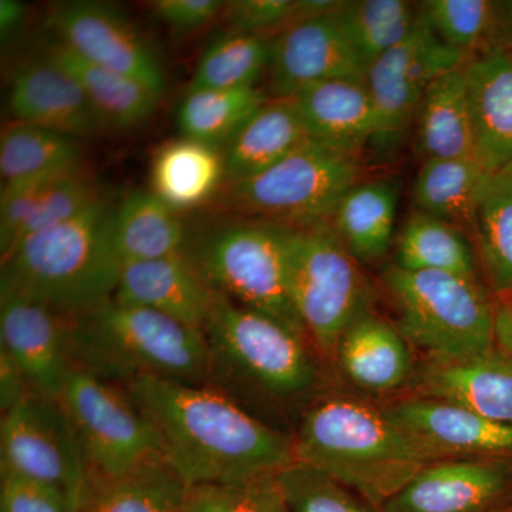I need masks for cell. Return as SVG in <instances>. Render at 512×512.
<instances>
[{"instance_id":"cell-38","label":"cell","mask_w":512,"mask_h":512,"mask_svg":"<svg viewBox=\"0 0 512 512\" xmlns=\"http://www.w3.org/2000/svg\"><path fill=\"white\" fill-rule=\"evenodd\" d=\"M420 9L440 39L467 57L494 45V2L490 0H427Z\"/></svg>"},{"instance_id":"cell-49","label":"cell","mask_w":512,"mask_h":512,"mask_svg":"<svg viewBox=\"0 0 512 512\" xmlns=\"http://www.w3.org/2000/svg\"><path fill=\"white\" fill-rule=\"evenodd\" d=\"M495 33L494 45L512 50V0L494 2Z\"/></svg>"},{"instance_id":"cell-6","label":"cell","mask_w":512,"mask_h":512,"mask_svg":"<svg viewBox=\"0 0 512 512\" xmlns=\"http://www.w3.org/2000/svg\"><path fill=\"white\" fill-rule=\"evenodd\" d=\"M383 281L399 312L397 328L430 362L464 359L494 348V301L480 279L393 265Z\"/></svg>"},{"instance_id":"cell-1","label":"cell","mask_w":512,"mask_h":512,"mask_svg":"<svg viewBox=\"0 0 512 512\" xmlns=\"http://www.w3.org/2000/svg\"><path fill=\"white\" fill-rule=\"evenodd\" d=\"M121 387L156 431L161 456L187 487L278 473L296 461L293 437L212 386L148 376Z\"/></svg>"},{"instance_id":"cell-2","label":"cell","mask_w":512,"mask_h":512,"mask_svg":"<svg viewBox=\"0 0 512 512\" xmlns=\"http://www.w3.org/2000/svg\"><path fill=\"white\" fill-rule=\"evenodd\" d=\"M296 460L325 471L377 511L441 458L360 400L332 396L303 413Z\"/></svg>"},{"instance_id":"cell-45","label":"cell","mask_w":512,"mask_h":512,"mask_svg":"<svg viewBox=\"0 0 512 512\" xmlns=\"http://www.w3.org/2000/svg\"><path fill=\"white\" fill-rule=\"evenodd\" d=\"M154 15L177 33L204 28L224 10L221 0H156L151 2Z\"/></svg>"},{"instance_id":"cell-34","label":"cell","mask_w":512,"mask_h":512,"mask_svg":"<svg viewBox=\"0 0 512 512\" xmlns=\"http://www.w3.org/2000/svg\"><path fill=\"white\" fill-rule=\"evenodd\" d=\"M473 235L491 291L512 293V164L491 175L478 202Z\"/></svg>"},{"instance_id":"cell-32","label":"cell","mask_w":512,"mask_h":512,"mask_svg":"<svg viewBox=\"0 0 512 512\" xmlns=\"http://www.w3.org/2000/svg\"><path fill=\"white\" fill-rule=\"evenodd\" d=\"M477 252L467 232L416 211L397 238L396 266L406 271L447 272L478 279Z\"/></svg>"},{"instance_id":"cell-18","label":"cell","mask_w":512,"mask_h":512,"mask_svg":"<svg viewBox=\"0 0 512 512\" xmlns=\"http://www.w3.org/2000/svg\"><path fill=\"white\" fill-rule=\"evenodd\" d=\"M111 298L204 330L217 292L188 252L124 266Z\"/></svg>"},{"instance_id":"cell-4","label":"cell","mask_w":512,"mask_h":512,"mask_svg":"<svg viewBox=\"0 0 512 512\" xmlns=\"http://www.w3.org/2000/svg\"><path fill=\"white\" fill-rule=\"evenodd\" d=\"M114 211L101 198L73 220L20 242L2 258L0 292L45 303L63 315L110 299L121 274Z\"/></svg>"},{"instance_id":"cell-37","label":"cell","mask_w":512,"mask_h":512,"mask_svg":"<svg viewBox=\"0 0 512 512\" xmlns=\"http://www.w3.org/2000/svg\"><path fill=\"white\" fill-rule=\"evenodd\" d=\"M274 40L265 35L229 33L208 46L188 90H234L256 87L269 69Z\"/></svg>"},{"instance_id":"cell-27","label":"cell","mask_w":512,"mask_h":512,"mask_svg":"<svg viewBox=\"0 0 512 512\" xmlns=\"http://www.w3.org/2000/svg\"><path fill=\"white\" fill-rule=\"evenodd\" d=\"M114 247L121 264L151 261L188 251L177 211L153 191H134L114 211Z\"/></svg>"},{"instance_id":"cell-23","label":"cell","mask_w":512,"mask_h":512,"mask_svg":"<svg viewBox=\"0 0 512 512\" xmlns=\"http://www.w3.org/2000/svg\"><path fill=\"white\" fill-rule=\"evenodd\" d=\"M335 359L350 382L367 392H392L412 373L410 343L399 328L372 311L346 330Z\"/></svg>"},{"instance_id":"cell-25","label":"cell","mask_w":512,"mask_h":512,"mask_svg":"<svg viewBox=\"0 0 512 512\" xmlns=\"http://www.w3.org/2000/svg\"><path fill=\"white\" fill-rule=\"evenodd\" d=\"M188 487L154 456L117 477H90L77 512H185Z\"/></svg>"},{"instance_id":"cell-29","label":"cell","mask_w":512,"mask_h":512,"mask_svg":"<svg viewBox=\"0 0 512 512\" xmlns=\"http://www.w3.org/2000/svg\"><path fill=\"white\" fill-rule=\"evenodd\" d=\"M491 175L476 157L424 161L413 185L417 211L473 234L478 202Z\"/></svg>"},{"instance_id":"cell-43","label":"cell","mask_w":512,"mask_h":512,"mask_svg":"<svg viewBox=\"0 0 512 512\" xmlns=\"http://www.w3.org/2000/svg\"><path fill=\"white\" fill-rule=\"evenodd\" d=\"M80 497L10 474H2L0 512H77Z\"/></svg>"},{"instance_id":"cell-14","label":"cell","mask_w":512,"mask_h":512,"mask_svg":"<svg viewBox=\"0 0 512 512\" xmlns=\"http://www.w3.org/2000/svg\"><path fill=\"white\" fill-rule=\"evenodd\" d=\"M2 352L19 367L30 394L59 400L72 362L67 315L16 293L0 292Z\"/></svg>"},{"instance_id":"cell-19","label":"cell","mask_w":512,"mask_h":512,"mask_svg":"<svg viewBox=\"0 0 512 512\" xmlns=\"http://www.w3.org/2000/svg\"><path fill=\"white\" fill-rule=\"evenodd\" d=\"M9 109L22 123L74 138L94 137L106 130L79 82L47 57L13 74Z\"/></svg>"},{"instance_id":"cell-47","label":"cell","mask_w":512,"mask_h":512,"mask_svg":"<svg viewBox=\"0 0 512 512\" xmlns=\"http://www.w3.org/2000/svg\"><path fill=\"white\" fill-rule=\"evenodd\" d=\"M495 346L512 357V293L495 295Z\"/></svg>"},{"instance_id":"cell-13","label":"cell","mask_w":512,"mask_h":512,"mask_svg":"<svg viewBox=\"0 0 512 512\" xmlns=\"http://www.w3.org/2000/svg\"><path fill=\"white\" fill-rule=\"evenodd\" d=\"M47 26L74 55L164 96V70L156 53L113 6L90 0L57 3Z\"/></svg>"},{"instance_id":"cell-12","label":"cell","mask_w":512,"mask_h":512,"mask_svg":"<svg viewBox=\"0 0 512 512\" xmlns=\"http://www.w3.org/2000/svg\"><path fill=\"white\" fill-rule=\"evenodd\" d=\"M2 474L26 478L82 497L90 468L62 404L29 396L0 424Z\"/></svg>"},{"instance_id":"cell-46","label":"cell","mask_w":512,"mask_h":512,"mask_svg":"<svg viewBox=\"0 0 512 512\" xmlns=\"http://www.w3.org/2000/svg\"><path fill=\"white\" fill-rule=\"evenodd\" d=\"M29 396H32V394H30L25 376L20 372L15 362L0 350V404H2V414L8 413L9 410L18 406Z\"/></svg>"},{"instance_id":"cell-10","label":"cell","mask_w":512,"mask_h":512,"mask_svg":"<svg viewBox=\"0 0 512 512\" xmlns=\"http://www.w3.org/2000/svg\"><path fill=\"white\" fill-rule=\"evenodd\" d=\"M90 468V477H117L161 456L156 431L126 389L70 367L59 400Z\"/></svg>"},{"instance_id":"cell-26","label":"cell","mask_w":512,"mask_h":512,"mask_svg":"<svg viewBox=\"0 0 512 512\" xmlns=\"http://www.w3.org/2000/svg\"><path fill=\"white\" fill-rule=\"evenodd\" d=\"M467 62V60H466ZM466 62L430 84L417 113L416 147L421 160L474 156Z\"/></svg>"},{"instance_id":"cell-15","label":"cell","mask_w":512,"mask_h":512,"mask_svg":"<svg viewBox=\"0 0 512 512\" xmlns=\"http://www.w3.org/2000/svg\"><path fill=\"white\" fill-rule=\"evenodd\" d=\"M335 10L293 23L274 40L269 87L275 99H291L330 80L366 82V69L349 45Z\"/></svg>"},{"instance_id":"cell-33","label":"cell","mask_w":512,"mask_h":512,"mask_svg":"<svg viewBox=\"0 0 512 512\" xmlns=\"http://www.w3.org/2000/svg\"><path fill=\"white\" fill-rule=\"evenodd\" d=\"M77 138L16 121L0 138L2 185L79 170L82 150Z\"/></svg>"},{"instance_id":"cell-44","label":"cell","mask_w":512,"mask_h":512,"mask_svg":"<svg viewBox=\"0 0 512 512\" xmlns=\"http://www.w3.org/2000/svg\"><path fill=\"white\" fill-rule=\"evenodd\" d=\"M293 0H235L225 2L224 18L234 33L266 35L291 25Z\"/></svg>"},{"instance_id":"cell-35","label":"cell","mask_w":512,"mask_h":512,"mask_svg":"<svg viewBox=\"0 0 512 512\" xmlns=\"http://www.w3.org/2000/svg\"><path fill=\"white\" fill-rule=\"evenodd\" d=\"M343 33L366 72L412 32L419 6L404 0H349L335 10Z\"/></svg>"},{"instance_id":"cell-28","label":"cell","mask_w":512,"mask_h":512,"mask_svg":"<svg viewBox=\"0 0 512 512\" xmlns=\"http://www.w3.org/2000/svg\"><path fill=\"white\" fill-rule=\"evenodd\" d=\"M45 57L79 82L106 128L130 130L141 126L160 103L161 96L144 84L87 62L62 43L50 47Z\"/></svg>"},{"instance_id":"cell-31","label":"cell","mask_w":512,"mask_h":512,"mask_svg":"<svg viewBox=\"0 0 512 512\" xmlns=\"http://www.w3.org/2000/svg\"><path fill=\"white\" fill-rule=\"evenodd\" d=\"M222 178L227 180L220 148L188 137L165 143L151 168L154 194L177 212L207 201Z\"/></svg>"},{"instance_id":"cell-21","label":"cell","mask_w":512,"mask_h":512,"mask_svg":"<svg viewBox=\"0 0 512 512\" xmlns=\"http://www.w3.org/2000/svg\"><path fill=\"white\" fill-rule=\"evenodd\" d=\"M419 389L420 396L458 404L512 427V357L497 346L464 359L430 362Z\"/></svg>"},{"instance_id":"cell-40","label":"cell","mask_w":512,"mask_h":512,"mask_svg":"<svg viewBox=\"0 0 512 512\" xmlns=\"http://www.w3.org/2000/svg\"><path fill=\"white\" fill-rule=\"evenodd\" d=\"M291 512H379L325 471L293 461L278 473Z\"/></svg>"},{"instance_id":"cell-20","label":"cell","mask_w":512,"mask_h":512,"mask_svg":"<svg viewBox=\"0 0 512 512\" xmlns=\"http://www.w3.org/2000/svg\"><path fill=\"white\" fill-rule=\"evenodd\" d=\"M474 156L490 173L512 164V50L491 45L466 62Z\"/></svg>"},{"instance_id":"cell-16","label":"cell","mask_w":512,"mask_h":512,"mask_svg":"<svg viewBox=\"0 0 512 512\" xmlns=\"http://www.w3.org/2000/svg\"><path fill=\"white\" fill-rule=\"evenodd\" d=\"M383 412L441 460L512 457L511 426L494 423L458 404L417 396Z\"/></svg>"},{"instance_id":"cell-48","label":"cell","mask_w":512,"mask_h":512,"mask_svg":"<svg viewBox=\"0 0 512 512\" xmlns=\"http://www.w3.org/2000/svg\"><path fill=\"white\" fill-rule=\"evenodd\" d=\"M26 19V6L18 0H2L0 2V35L3 45L12 42Z\"/></svg>"},{"instance_id":"cell-9","label":"cell","mask_w":512,"mask_h":512,"mask_svg":"<svg viewBox=\"0 0 512 512\" xmlns=\"http://www.w3.org/2000/svg\"><path fill=\"white\" fill-rule=\"evenodd\" d=\"M187 252L215 292L309 339L289 295L284 228L265 222L225 225Z\"/></svg>"},{"instance_id":"cell-5","label":"cell","mask_w":512,"mask_h":512,"mask_svg":"<svg viewBox=\"0 0 512 512\" xmlns=\"http://www.w3.org/2000/svg\"><path fill=\"white\" fill-rule=\"evenodd\" d=\"M210 386L239 406L291 402L311 392L318 369L303 336L217 292L204 326Z\"/></svg>"},{"instance_id":"cell-7","label":"cell","mask_w":512,"mask_h":512,"mask_svg":"<svg viewBox=\"0 0 512 512\" xmlns=\"http://www.w3.org/2000/svg\"><path fill=\"white\" fill-rule=\"evenodd\" d=\"M282 228L293 306L309 340L335 359L346 330L370 312L369 285L332 225Z\"/></svg>"},{"instance_id":"cell-41","label":"cell","mask_w":512,"mask_h":512,"mask_svg":"<svg viewBox=\"0 0 512 512\" xmlns=\"http://www.w3.org/2000/svg\"><path fill=\"white\" fill-rule=\"evenodd\" d=\"M99 200H101L99 188L93 178L84 174L80 168L57 178L40 198L35 211L20 229L15 244L5 256H8L25 239L73 220Z\"/></svg>"},{"instance_id":"cell-8","label":"cell","mask_w":512,"mask_h":512,"mask_svg":"<svg viewBox=\"0 0 512 512\" xmlns=\"http://www.w3.org/2000/svg\"><path fill=\"white\" fill-rule=\"evenodd\" d=\"M360 161L309 140L278 164L229 184V204L244 217L285 228L330 224L360 181Z\"/></svg>"},{"instance_id":"cell-36","label":"cell","mask_w":512,"mask_h":512,"mask_svg":"<svg viewBox=\"0 0 512 512\" xmlns=\"http://www.w3.org/2000/svg\"><path fill=\"white\" fill-rule=\"evenodd\" d=\"M259 87L234 90H188L178 109V127L183 137L220 148L244 127L268 100Z\"/></svg>"},{"instance_id":"cell-39","label":"cell","mask_w":512,"mask_h":512,"mask_svg":"<svg viewBox=\"0 0 512 512\" xmlns=\"http://www.w3.org/2000/svg\"><path fill=\"white\" fill-rule=\"evenodd\" d=\"M278 473L188 487L185 512H291Z\"/></svg>"},{"instance_id":"cell-3","label":"cell","mask_w":512,"mask_h":512,"mask_svg":"<svg viewBox=\"0 0 512 512\" xmlns=\"http://www.w3.org/2000/svg\"><path fill=\"white\" fill-rule=\"evenodd\" d=\"M67 352L72 365L119 386L148 376L210 386L204 330L113 298L67 315Z\"/></svg>"},{"instance_id":"cell-30","label":"cell","mask_w":512,"mask_h":512,"mask_svg":"<svg viewBox=\"0 0 512 512\" xmlns=\"http://www.w3.org/2000/svg\"><path fill=\"white\" fill-rule=\"evenodd\" d=\"M399 188L393 181H359L339 202L330 225L357 262L379 261L390 249Z\"/></svg>"},{"instance_id":"cell-17","label":"cell","mask_w":512,"mask_h":512,"mask_svg":"<svg viewBox=\"0 0 512 512\" xmlns=\"http://www.w3.org/2000/svg\"><path fill=\"white\" fill-rule=\"evenodd\" d=\"M500 458H447L421 470L379 512H485L510 483Z\"/></svg>"},{"instance_id":"cell-22","label":"cell","mask_w":512,"mask_h":512,"mask_svg":"<svg viewBox=\"0 0 512 512\" xmlns=\"http://www.w3.org/2000/svg\"><path fill=\"white\" fill-rule=\"evenodd\" d=\"M291 99L313 143L357 160L372 144L376 111L366 82L330 80Z\"/></svg>"},{"instance_id":"cell-42","label":"cell","mask_w":512,"mask_h":512,"mask_svg":"<svg viewBox=\"0 0 512 512\" xmlns=\"http://www.w3.org/2000/svg\"><path fill=\"white\" fill-rule=\"evenodd\" d=\"M66 174L47 175V177L2 185V201H0V252H2V256L8 254L12 249L20 229L35 211L36 205L39 204L40 198L43 197L47 188L55 183L57 178Z\"/></svg>"},{"instance_id":"cell-24","label":"cell","mask_w":512,"mask_h":512,"mask_svg":"<svg viewBox=\"0 0 512 512\" xmlns=\"http://www.w3.org/2000/svg\"><path fill=\"white\" fill-rule=\"evenodd\" d=\"M308 141L295 101L269 97L225 147L228 183L264 173Z\"/></svg>"},{"instance_id":"cell-11","label":"cell","mask_w":512,"mask_h":512,"mask_svg":"<svg viewBox=\"0 0 512 512\" xmlns=\"http://www.w3.org/2000/svg\"><path fill=\"white\" fill-rule=\"evenodd\" d=\"M467 59L440 39L419 6L409 36L367 70V89L376 111L370 147L382 154L396 150L416 119L430 84Z\"/></svg>"}]
</instances>
